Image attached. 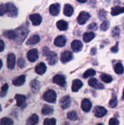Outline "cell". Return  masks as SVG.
<instances>
[{
    "label": "cell",
    "instance_id": "4dcf8cb0",
    "mask_svg": "<svg viewBox=\"0 0 124 125\" xmlns=\"http://www.w3.org/2000/svg\"><path fill=\"white\" fill-rule=\"evenodd\" d=\"M114 72L117 74H122L124 72V68L122 64L120 63H117V64H115V67H114Z\"/></svg>",
    "mask_w": 124,
    "mask_h": 125
},
{
    "label": "cell",
    "instance_id": "7dc6e473",
    "mask_svg": "<svg viewBox=\"0 0 124 125\" xmlns=\"http://www.w3.org/2000/svg\"><path fill=\"white\" fill-rule=\"evenodd\" d=\"M96 48H93L92 49V50H91V53H92V54H95V52H96Z\"/></svg>",
    "mask_w": 124,
    "mask_h": 125
},
{
    "label": "cell",
    "instance_id": "f546056e",
    "mask_svg": "<svg viewBox=\"0 0 124 125\" xmlns=\"http://www.w3.org/2000/svg\"><path fill=\"white\" fill-rule=\"evenodd\" d=\"M15 100L17 101V105L21 106L25 103L26 97L23 95H17L15 96Z\"/></svg>",
    "mask_w": 124,
    "mask_h": 125
},
{
    "label": "cell",
    "instance_id": "3957f363",
    "mask_svg": "<svg viewBox=\"0 0 124 125\" xmlns=\"http://www.w3.org/2000/svg\"><path fill=\"white\" fill-rule=\"evenodd\" d=\"M45 101H47L51 103H54L57 99V95L54 90H48L44 93L43 96Z\"/></svg>",
    "mask_w": 124,
    "mask_h": 125
},
{
    "label": "cell",
    "instance_id": "5b68a950",
    "mask_svg": "<svg viewBox=\"0 0 124 125\" xmlns=\"http://www.w3.org/2000/svg\"><path fill=\"white\" fill-rule=\"evenodd\" d=\"M106 109L102 106H96L94 109V114L95 116L98 118L103 117V116L106 114Z\"/></svg>",
    "mask_w": 124,
    "mask_h": 125
},
{
    "label": "cell",
    "instance_id": "8992f818",
    "mask_svg": "<svg viewBox=\"0 0 124 125\" xmlns=\"http://www.w3.org/2000/svg\"><path fill=\"white\" fill-rule=\"evenodd\" d=\"M71 100L69 96H64L60 100V104L63 109H66L70 106Z\"/></svg>",
    "mask_w": 124,
    "mask_h": 125
},
{
    "label": "cell",
    "instance_id": "f1b7e54d",
    "mask_svg": "<svg viewBox=\"0 0 124 125\" xmlns=\"http://www.w3.org/2000/svg\"><path fill=\"white\" fill-rule=\"evenodd\" d=\"M95 37V34L93 32H86L83 35V40L85 42L88 43L91 42Z\"/></svg>",
    "mask_w": 124,
    "mask_h": 125
},
{
    "label": "cell",
    "instance_id": "9a60e30c",
    "mask_svg": "<svg viewBox=\"0 0 124 125\" xmlns=\"http://www.w3.org/2000/svg\"><path fill=\"white\" fill-rule=\"evenodd\" d=\"M60 10V6L58 3H55L51 5L49 7V12L52 15L57 16L59 14Z\"/></svg>",
    "mask_w": 124,
    "mask_h": 125
},
{
    "label": "cell",
    "instance_id": "c3c4849f",
    "mask_svg": "<svg viewBox=\"0 0 124 125\" xmlns=\"http://www.w3.org/2000/svg\"><path fill=\"white\" fill-rule=\"evenodd\" d=\"M78 2H81V3H84V2H86L87 1V0H77Z\"/></svg>",
    "mask_w": 124,
    "mask_h": 125
},
{
    "label": "cell",
    "instance_id": "ac0fdd59",
    "mask_svg": "<svg viewBox=\"0 0 124 125\" xmlns=\"http://www.w3.org/2000/svg\"><path fill=\"white\" fill-rule=\"evenodd\" d=\"M40 41V38L38 35L35 34L30 37L26 42L27 45H34L38 43Z\"/></svg>",
    "mask_w": 124,
    "mask_h": 125
},
{
    "label": "cell",
    "instance_id": "f907efd6",
    "mask_svg": "<svg viewBox=\"0 0 124 125\" xmlns=\"http://www.w3.org/2000/svg\"><path fill=\"white\" fill-rule=\"evenodd\" d=\"M122 100H124V91H123V95H122Z\"/></svg>",
    "mask_w": 124,
    "mask_h": 125
},
{
    "label": "cell",
    "instance_id": "8fae6325",
    "mask_svg": "<svg viewBox=\"0 0 124 125\" xmlns=\"http://www.w3.org/2000/svg\"><path fill=\"white\" fill-rule=\"evenodd\" d=\"M30 20L34 26H38L42 21V18L40 15L38 13H34L30 15Z\"/></svg>",
    "mask_w": 124,
    "mask_h": 125
},
{
    "label": "cell",
    "instance_id": "4fadbf2b",
    "mask_svg": "<svg viewBox=\"0 0 124 125\" xmlns=\"http://www.w3.org/2000/svg\"><path fill=\"white\" fill-rule=\"evenodd\" d=\"M83 48V44L80 40H75L72 42L71 43V48L74 52H80Z\"/></svg>",
    "mask_w": 124,
    "mask_h": 125
},
{
    "label": "cell",
    "instance_id": "5bb4252c",
    "mask_svg": "<svg viewBox=\"0 0 124 125\" xmlns=\"http://www.w3.org/2000/svg\"><path fill=\"white\" fill-rule=\"evenodd\" d=\"M88 84L90 86L96 89H103L104 88L103 84L98 83L97 79L94 78L89 79V80L88 81Z\"/></svg>",
    "mask_w": 124,
    "mask_h": 125
},
{
    "label": "cell",
    "instance_id": "836d02e7",
    "mask_svg": "<svg viewBox=\"0 0 124 125\" xmlns=\"http://www.w3.org/2000/svg\"><path fill=\"white\" fill-rule=\"evenodd\" d=\"M100 78L102 79V81L104 83H110L112 81L113 79H112V77L111 76L108 75V74H102L100 75Z\"/></svg>",
    "mask_w": 124,
    "mask_h": 125
},
{
    "label": "cell",
    "instance_id": "ab89813d",
    "mask_svg": "<svg viewBox=\"0 0 124 125\" xmlns=\"http://www.w3.org/2000/svg\"><path fill=\"white\" fill-rule=\"evenodd\" d=\"M109 23L108 21H104L103 23L101 24L100 25V29L101 30L103 31H106V30H108V29L109 28Z\"/></svg>",
    "mask_w": 124,
    "mask_h": 125
},
{
    "label": "cell",
    "instance_id": "4316f807",
    "mask_svg": "<svg viewBox=\"0 0 124 125\" xmlns=\"http://www.w3.org/2000/svg\"><path fill=\"white\" fill-rule=\"evenodd\" d=\"M124 13V7L120 6H115L111 9V15L113 16L118 15L120 13Z\"/></svg>",
    "mask_w": 124,
    "mask_h": 125
},
{
    "label": "cell",
    "instance_id": "e0dca14e",
    "mask_svg": "<svg viewBox=\"0 0 124 125\" xmlns=\"http://www.w3.org/2000/svg\"><path fill=\"white\" fill-rule=\"evenodd\" d=\"M92 107V104L88 99H84L81 103V109L83 111L88 112L91 110Z\"/></svg>",
    "mask_w": 124,
    "mask_h": 125
},
{
    "label": "cell",
    "instance_id": "74e56055",
    "mask_svg": "<svg viewBox=\"0 0 124 125\" xmlns=\"http://www.w3.org/2000/svg\"><path fill=\"white\" fill-rule=\"evenodd\" d=\"M56 120L55 118H46L44 121V125H55Z\"/></svg>",
    "mask_w": 124,
    "mask_h": 125
},
{
    "label": "cell",
    "instance_id": "e575fe53",
    "mask_svg": "<svg viewBox=\"0 0 124 125\" xmlns=\"http://www.w3.org/2000/svg\"><path fill=\"white\" fill-rule=\"evenodd\" d=\"M67 117H68V119L73 121L77 120L78 118L77 114L75 111H71V112H68V114H67Z\"/></svg>",
    "mask_w": 124,
    "mask_h": 125
},
{
    "label": "cell",
    "instance_id": "d6986e66",
    "mask_svg": "<svg viewBox=\"0 0 124 125\" xmlns=\"http://www.w3.org/2000/svg\"><path fill=\"white\" fill-rule=\"evenodd\" d=\"M46 66L43 62H41L39 63L35 68V72L38 74L42 75L46 72Z\"/></svg>",
    "mask_w": 124,
    "mask_h": 125
},
{
    "label": "cell",
    "instance_id": "ee69618b",
    "mask_svg": "<svg viewBox=\"0 0 124 125\" xmlns=\"http://www.w3.org/2000/svg\"><path fill=\"white\" fill-rule=\"evenodd\" d=\"M18 65L20 68H23L25 65V61L23 58H19L18 61Z\"/></svg>",
    "mask_w": 124,
    "mask_h": 125
},
{
    "label": "cell",
    "instance_id": "cb8c5ba5",
    "mask_svg": "<svg viewBox=\"0 0 124 125\" xmlns=\"http://www.w3.org/2000/svg\"><path fill=\"white\" fill-rule=\"evenodd\" d=\"M38 122V117L37 115L33 114L27 120V125H36Z\"/></svg>",
    "mask_w": 124,
    "mask_h": 125
},
{
    "label": "cell",
    "instance_id": "9c48e42d",
    "mask_svg": "<svg viewBox=\"0 0 124 125\" xmlns=\"http://www.w3.org/2000/svg\"><path fill=\"white\" fill-rule=\"evenodd\" d=\"M53 82L55 84L61 87H64L66 85V79L61 74H57L53 78Z\"/></svg>",
    "mask_w": 124,
    "mask_h": 125
},
{
    "label": "cell",
    "instance_id": "7402d4cb",
    "mask_svg": "<svg viewBox=\"0 0 124 125\" xmlns=\"http://www.w3.org/2000/svg\"><path fill=\"white\" fill-rule=\"evenodd\" d=\"M26 77L24 75H21L13 81V84L15 86H21L25 83Z\"/></svg>",
    "mask_w": 124,
    "mask_h": 125
},
{
    "label": "cell",
    "instance_id": "7a4b0ae2",
    "mask_svg": "<svg viewBox=\"0 0 124 125\" xmlns=\"http://www.w3.org/2000/svg\"><path fill=\"white\" fill-rule=\"evenodd\" d=\"M15 31L17 34V37L15 39L16 42L18 44H21L27 35V30L24 27H20V28H17Z\"/></svg>",
    "mask_w": 124,
    "mask_h": 125
},
{
    "label": "cell",
    "instance_id": "6da1fadb",
    "mask_svg": "<svg viewBox=\"0 0 124 125\" xmlns=\"http://www.w3.org/2000/svg\"><path fill=\"white\" fill-rule=\"evenodd\" d=\"M43 53L46 57V60L50 65H53L58 61L57 54L54 52H51L48 48L44 47L43 50Z\"/></svg>",
    "mask_w": 124,
    "mask_h": 125
},
{
    "label": "cell",
    "instance_id": "484cf974",
    "mask_svg": "<svg viewBox=\"0 0 124 125\" xmlns=\"http://www.w3.org/2000/svg\"><path fill=\"white\" fill-rule=\"evenodd\" d=\"M53 107L47 104L44 105L43 107L42 108V110H41L42 114L44 115L51 114L53 113Z\"/></svg>",
    "mask_w": 124,
    "mask_h": 125
},
{
    "label": "cell",
    "instance_id": "60d3db41",
    "mask_svg": "<svg viewBox=\"0 0 124 125\" xmlns=\"http://www.w3.org/2000/svg\"><path fill=\"white\" fill-rule=\"evenodd\" d=\"M119 34H120V29L118 27H115V28H114V29L112 31V35H113V37H117L119 35Z\"/></svg>",
    "mask_w": 124,
    "mask_h": 125
},
{
    "label": "cell",
    "instance_id": "7bdbcfd3",
    "mask_svg": "<svg viewBox=\"0 0 124 125\" xmlns=\"http://www.w3.org/2000/svg\"><path fill=\"white\" fill-rule=\"evenodd\" d=\"M119 121L116 118H112L109 121V125H119Z\"/></svg>",
    "mask_w": 124,
    "mask_h": 125
},
{
    "label": "cell",
    "instance_id": "b9f144b4",
    "mask_svg": "<svg viewBox=\"0 0 124 125\" xmlns=\"http://www.w3.org/2000/svg\"><path fill=\"white\" fill-rule=\"evenodd\" d=\"M97 24L95 23H91V24H90L89 25H88V29H89V30L96 31L97 30Z\"/></svg>",
    "mask_w": 124,
    "mask_h": 125
},
{
    "label": "cell",
    "instance_id": "681fc988",
    "mask_svg": "<svg viewBox=\"0 0 124 125\" xmlns=\"http://www.w3.org/2000/svg\"><path fill=\"white\" fill-rule=\"evenodd\" d=\"M2 66V61H1V60L0 59V69L1 68Z\"/></svg>",
    "mask_w": 124,
    "mask_h": 125
},
{
    "label": "cell",
    "instance_id": "1f68e13d",
    "mask_svg": "<svg viewBox=\"0 0 124 125\" xmlns=\"http://www.w3.org/2000/svg\"><path fill=\"white\" fill-rule=\"evenodd\" d=\"M117 104V96L115 94H113L112 98L109 101V105L111 108H114Z\"/></svg>",
    "mask_w": 124,
    "mask_h": 125
},
{
    "label": "cell",
    "instance_id": "2e32d148",
    "mask_svg": "<svg viewBox=\"0 0 124 125\" xmlns=\"http://www.w3.org/2000/svg\"><path fill=\"white\" fill-rule=\"evenodd\" d=\"M72 58V54L70 51H64L61 55L60 59L63 63H65L69 62Z\"/></svg>",
    "mask_w": 124,
    "mask_h": 125
},
{
    "label": "cell",
    "instance_id": "44dd1931",
    "mask_svg": "<svg viewBox=\"0 0 124 125\" xmlns=\"http://www.w3.org/2000/svg\"><path fill=\"white\" fill-rule=\"evenodd\" d=\"M73 12H74V9H73L72 6L69 4H65L64 9H63V13H64V15L67 16V17H71L73 14Z\"/></svg>",
    "mask_w": 124,
    "mask_h": 125
},
{
    "label": "cell",
    "instance_id": "8d00e7d4",
    "mask_svg": "<svg viewBox=\"0 0 124 125\" xmlns=\"http://www.w3.org/2000/svg\"><path fill=\"white\" fill-rule=\"evenodd\" d=\"M8 88H9V85L7 84H5L2 85V87H1V94H0V96H1V97H4V96H6V94H7V90H8Z\"/></svg>",
    "mask_w": 124,
    "mask_h": 125
},
{
    "label": "cell",
    "instance_id": "52a82bcc",
    "mask_svg": "<svg viewBox=\"0 0 124 125\" xmlns=\"http://www.w3.org/2000/svg\"><path fill=\"white\" fill-rule=\"evenodd\" d=\"M90 15L86 12H81L77 18V21L80 24H84L90 18Z\"/></svg>",
    "mask_w": 124,
    "mask_h": 125
},
{
    "label": "cell",
    "instance_id": "f5cc1de1",
    "mask_svg": "<svg viewBox=\"0 0 124 125\" xmlns=\"http://www.w3.org/2000/svg\"><path fill=\"white\" fill-rule=\"evenodd\" d=\"M97 125H103L101 124V123H98V124H97Z\"/></svg>",
    "mask_w": 124,
    "mask_h": 125
},
{
    "label": "cell",
    "instance_id": "db71d44e",
    "mask_svg": "<svg viewBox=\"0 0 124 125\" xmlns=\"http://www.w3.org/2000/svg\"><path fill=\"white\" fill-rule=\"evenodd\" d=\"M1 111V105H0V111Z\"/></svg>",
    "mask_w": 124,
    "mask_h": 125
},
{
    "label": "cell",
    "instance_id": "d4e9b609",
    "mask_svg": "<svg viewBox=\"0 0 124 125\" xmlns=\"http://www.w3.org/2000/svg\"><path fill=\"white\" fill-rule=\"evenodd\" d=\"M30 89H31L32 91L34 92V93H36V92L40 90V84L39 83L38 81L34 79L30 83Z\"/></svg>",
    "mask_w": 124,
    "mask_h": 125
},
{
    "label": "cell",
    "instance_id": "f6af8a7d",
    "mask_svg": "<svg viewBox=\"0 0 124 125\" xmlns=\"http://www.w3.org/2000/svg\"><path fill=\"white\" fill-rule=\"evenodd\" d=\"M118 46H119V43L117 42L115 46H114L113 47H112L111 48V51L114 52V53H116V52H118V51H119Z\"/></svg>",
    "mask_w": 124,
    "mask_h": 125
},
{
    "label": "cell",
    "instance_id": "f35d334b",
    "mask_svg": "<svg viewBox=\"0 0 124 125\" xmlns=\"http://www.w3.org/2000/svg\"><path fill=\"white\" fill-rule=\"evenodd\" d=\"M7 12V5L4 4H0V16H2Z\"/></svg>",
    "mask_w": 124,
    "mask_h": 125
},
{
    "label": "cell",
    "instance_id": "ffe728a7",
    "mask_svg": "<svg viewBox=\"0 0 124 125\" xmlns=\"http://www.w3.org/2000/svg\"><path fill=\"white\" fill-rule=\"evenodd\" d=\"M83 86V83L79 79H75L72 82V90L73 92L79 91V89Z\"/></svg>",
    "mask_w": 124,
    "mask_h": 125
},
{
    "label": "cell",
    "instance_id": "d590c367",
    "mask_svg": "<svg viewBox=\"0 0 124 125\" xmlns=\"http://www.w3.org/2000/svg\"><path fill=\"white\" fill-rule=\"evenodd\" d=\"M96 74V72L93 69H89L86 70L83 74V78H87L90 76H93Z\"/></svg>",
    "mask_w": 124,
    "mask_h": 125
},
{
    "label": "cell",
    "instance_id": "816d5d0a",
    "mask_svg": "<svg viewBox=\"0 0 124 125\" xmlns=\"http://www.w3.org/2000/svg\"><path fill=\"white\" fill-rule=\"evenodd\" d=\"M63 125H69V124L68 123H65Z\"/></svg>",
    "mask_w": 124,
    "mask_h": 125
},
{
    "label": "cell",
    "instance_id": "ba28073f",
    "mask_svg": "<svg viewBox=\"0 0 124 125\" xmlns=\"http://www.w3.org/2000/svg\"><path fill=\"white\" fill-rule=\"evenodd\" d=\"M27 59L30 62H34L38 59V52L36 49L30 50L27 52Z\"/></svg>",
    "mask_w": 124,
    "mask_h": 125
},
{
    "label": "cell",
    "instance_id": "277c9868",
    "mask_svg": "<svg viewBox=\"0 0 124 125\" xmlns=\"http://www.w3.org/2000/svg\"><path fill=\"white\" fill-rule=\"evenodd\" d=\"M7 7V14L10 17H16L18 15V9L13 4L9 2L6 4Z\"/></svg>",
    "mask_w": 124,
    "mask_h": 125
},
{
    "label": "cell",
    "instance_id": "603a6c76",
    "mask_svg": "<svg viewBox=\"0 0 124 125\" xmlns=\"http://www.w3.org/2000/svg\"><path fill=\"white\" fill-rule=\"evenodd\" d=\"M3 35L5 37L10 39V40H15L16 37H17L15 31H6L4 32Z\"/></svg>",
    "mask_w": 124,
    "mask_h": 125
},
{
    "label": "cell",
    "instance_id": "30bf717a",
    "mask_svg": "<svg viewBox=\"0 0 124 125\" xmlns=\"http://www.w3.org/2000/svg\"><path fill=\"white\" fill-rule=\"evenodd\" d=\"M7 67L9 69L12 70L14 68L15 65V56L14 54L10 53L7 56Z\"/></svg>",
    "mask_w": 124,
    "mask_h": 125
},
{
    "label": "cell",
    "instance_id": "d6a6232c",
    "mask_svg": "<svg viewBox=\"0 0 124 125\" xmlns=\"http://www.w3.org/2000/svg\"><path fill=\"white\" fill-rule=\"evenodd\" d=\"M13 122L12 119L7 117L2 118L0 121V125H13Z\"/></svg>",
    "mask_w": 124,
    "mask_h": 125
},
{
    "label": "cell",
    "instance_id": "7c38bea8",
    "mask_svg": "<svg viewBox=\"0 0 124 125\" xmlns=\"http://www.w3.org/2000/svg\"><path fill=\"white\" fill-rule=\"evenodd\" d=\"M66 39L64 35H59L54 40V44L56 46L58 47H63L66 45Z\"/></svg>",
    "mask_w": 124,
    "mask_h": 125
},
{
    "label": "cell",
    "instance_id": "bcb514c9",
    "mask_svg": "<svg viewBox=\"0 0 124 125\" xmlns=\"http://www.w3.org/2000/svg\"><path fill=\"white\" fill-rule=\"evenodd\" d=\"M4 49V43L2 40L0 39V52L2 51Z\"/></svg>",
    "mask_w": 124,
    "mask_h": 125
},
{
    "label": "cell",
    "instance_id": "83f0119b",
    "mask_svg": "<svg viewBox=\"0 0 124 125\" xmlns=\"http://www.w3.org/2000/svg\"><path fill=\"white\" fill-rule=\"evenodd\" d=\"M57 27L60 31H66L68 29V24L66 21L61 20L57 23Z\"/></svg>",
    "mask_w": 124,
    "mask_h": 125
}]
</instances>
